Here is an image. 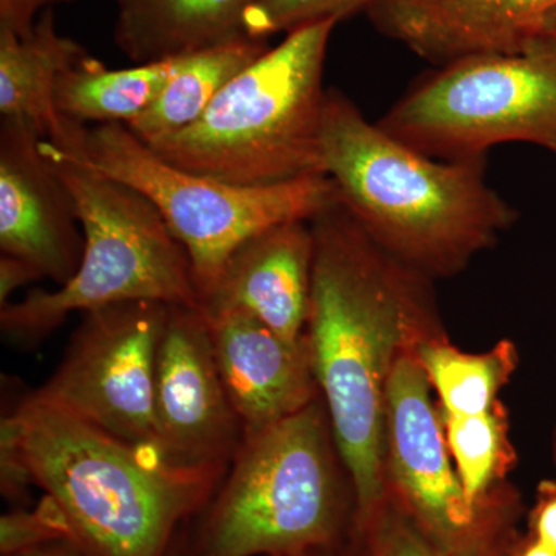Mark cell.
Masks as SVG:
<instances>
[{"label": "cell", "mask_w": 556, "mask_h": 556, "mask_svg": "<svg viewBox=\"0 0 556 556\" xmlns=\"http://www.w3.org/2000/svg\"><path fill=\"white\" fill-rule=\"evenodd\" d=\"M306 338L357 519L386 495L387 390L399 358L447 336L431 278L380 248L342 201L311 219Z\"/></svg>", "instance_id": "1"}, {"label": "cell", "mask_w": 556, "mask_h": 556, "mask_svg": "<svg viewBox=\"0 0 556 556\" xmlns=\"http://www.w3.org/2000/svg\"><path fill=\"white\" fill-rule=\"evenodd\" d=\"M320 142L343 206L380 248L431 280L463 273L517 223V208L486 182V161L424 155L338 89L325 94Z\"/></svg>", "instance_id": "2"}, {"label": "cell", "mask_w": 556, "mask_h": 556, "mask_svg": "<svg viewBox=\"0 0 556 556\" xmlns=\"http://www.w3.org/2000/svg\"><path fill=\"white\" fill-rule=\"evenodd\" d=\"M35 485L67 518L84 556H167L226 473L174 468L33 396L13 409Z\"/></svg>", "instance_id": "3"}, {"label": "cell", "mask_w": 556, "mask_h": 556, "mask_svg": "<svg viewBox=\"0 0 556 556\" xmlns=\"http://www.w3.org/2000/svg\"><path fill=\"white\" fill-rule=\"evenodd\" d=\"M188 556H283L332 546L357 527V496L327 404L243 437L199 515Z\"/></svg>", "instance_id": "4"}, {"label": "cell", "mask_w": 556, "mask_h": 556, "mask_svg": "<svg viewBox=\"0 0 556 556\" xmlns=\"http://www.w3.org/2000/svg\"><path fill=\"white\" fill-rule=\"evenodd\" d=\"M87 129L67 118L60 138L40 141L75 200L84 252L75 276L56 291L35 289L0 306L3 336L17 348L38 346L70 314L115 303L201 308L188 252L142 193L91 166L84 150Z\"/></svg>", "instance_id": "5"}, {"label": "cell", "mask_w": 556, "mask_h": 556, "mask_svg": "<svg viewBox=\"0 0 556 556\" xmlns=\"http://www.w3.org/2000/svg\"><path fill=\"white\" fill-rule=\"evenodd\" d=\"M338 24L287 33L230 80L195 124L146 144L172 166L243 188L325 175L324 68Z\"/></svg>", "instance_id": "6"}, {"label": "cell", "mask_w": 556, "mask_h": 556, "mask_svg": "<svg viewBox=\"0 0 556 556\" xmlns=\"http://www.w3.org/2000/svg\"><path fill=\"white\" fill-rule=\"evenodd\" d=\"M378 126L437 160L485 161L489 150L507 142L556 156V39L535 35L518 50L441 65Z\"/></svg>", "instance_id": "7"}, {"label": "cell", "mask_w": 556, "mask_h": 556, "mask_svg": "<svg viewBox=\"0 0 556 556\" xmlns=\"http://www.w3.org/2000/svg\"><path fill=\"white\" fill-rule=\"evenodd\" d=\"M84 150L94 169L138 190L160 212L188 252L200 305L243 241L280 223L309 222L340 200L327 175L243 188L179 169L123 123L89 127Z\"/></svg>", "instance_id": "8"}, {"label": "cell", "mask_w": 556, "mask_h": 556, "mask_svg": "<svg viewBox=\"0 0 556 556\" xmlns=\"http://www.w3.org/2000/svg\"><path fill=\"white\" fill-rule=\"evenodd\" d=\"M169 309L138 300L87 311L64 361L33 396L155 456L156 358Z\"/></svg>", "instance_id": "9"}, {"label": "cell", "mask_w": 556, "mask_h": 556, "mask_svg": "<svg viewBox=\"0 0 556 556\" xmlns=\"http://www.w3.org/2000/svg\"><path fill=\"white\" fill-rule=\"evenodd\" d=\"M155 445L161 463L226 473L243 442L223 383L206 314L170 306L155 376Z\"/></svg>", "instance_id": "10"}, {"label": "cell", "mask_w": 556, "mask_h": 556, "mask_svg": "<svg viewBox=\"0 0 556 556\" xmlns=\"http://www.w3.org/2000/svg\"><path fill=\"white\" fill-rule=\"evenodd\" d=\"M416 353L404 354L387 390L386 490L428 535L452 543L477 526L445 438L441 408Z\"/></svg>", "instance_id": "11"}, {"label": "cell", "mask_w": 556, "mask_h": 556, "mask_svg": "<svg viewBox=\"0 0 556 556\" xmlns=\"http://www.w3.org/2000/svg\"><path fill=\"white\" fill-rule=\"evenodd\" d=\"M42 139L28 121L0 123V249L61 287L79 269L84 232L72 193L40 150Z\"/></svg>", "instance_id": "12"}, {"label": "cell", "mask_w": 556, "mask_h": 556, "mask_svg": "<svg viewBox=\"0 0 556 556\" xmlns=\"http://www.w3.org/2000/svg\"><path fill=\"white\" fill-rule=\"evenodd\" d=\"M206 317L219 375L243 437L302 412L321 396L306 332L287 339L241 311Z\"/></svg>", "instance_id": "13"}, {"label": "cell", "mask_w": 556, "mask_h": 556, "mask_svg": "<svg viewBox=\"0 0 556 556\" xmlns=\"http://www.w3.org/2000/svg\"><path fill=\"white\" fill-rule=\"evenodd\" d=\"M309 222L280 223L243 241L201 303L203 313L241 311L283 338H302L313 289L314 236Z\"/></svg>", "instance_id": "14"}, {"label": "cell", "mask_w": 556, "mask_h": 556, "mask_svg": "<svg viewBox=\"0 0 556 556\" xmlns=\"http://www.w3.org/2000/svg\"><path fill=\"white\" fill-rule=\"evenodd\" d=\"M556 0H376L369 20L431 64L518 50Z\"/></svg>", "instance_id": "15"}, {"label": "cell", "mask_w": 556, "mask_h": 556, "mask_svg": "<svg viewBox=\"0 0 556 556\" xmlns=\"http://www.w3.org/2000/svg\"><path fill=\"white\" fill-rule=\"evenodd\" d=\"M116 47L135 65L189 56L247 39L255 0H115Z\"/></svg>", "instance_id": "16"}, {"label": "cell", "mask_w": 556, "mask_h": 556, "mask_svg": "<svg viewBox=\"0 0 556 556\" xmlns=\"http://www.w3.org/2000/svg\"><path fill=\"white\" fill-rule=\"evenodd\" d=\"M522 517L525 504L517 486L503 482L485 497L473 530L445 543L428 535L386 490L382 500L357 519L356 530L365 556H510Z\"/></svg>", "instance_id": "17"}, {"label": "cell", "mask_w": 556, "mask_h": 556, "mask_svg": "<svg viewBox=\"0 0 556 556\" xmlns=\"http://www.w3.org/2000/svg\"><path fill=\"white\" fill-rule=\"evenodd\" d=\"M80 43L58 31L51 10L25 36L0 28V115L25 119L51 139L64 129L54 87L68 70L89 58Z\"/></svg>", "instance_id": "18"}, {"label": "cell", "mask_w": 556, "mask_h": 556, "mask_svg": "<svg viewBox=\"0 0 556 556\" xmlns=\"http://www.w3.org/2000/svg\"><path fill=\"white\" fill-rule=\"evenodd\" d=\"M268 49L266 40L247 38L179 58L159 100L124 126L142 142L188 129L204 115L230 80Z\"/></svg>", "instance_id": "19"}, {"label": "cell", "mask_w": 556, "mask_h": 556, "mask_svg": "<svg viewBox=\"0 0 556 556\" xmlns=\"http://www.w3.org/2000/svg\"><path fill=\"white\" fill-rule=\"evenodd\" d=\"M178 60L112 70L89 56L58 79L54 105L65 118L86 126L130 123L159 100Z\"/></svg>", "instance_id": "20"}, {"label": "cell", "mask_w": 556, "mask_h": 556, "mask_svg": "<svg viewBox=\"0 0 556 556\" xmlns=\"http://www.w3.org/2000/svg\"><path fill=\"white\" fill-rule=\"evenodd\" d=\"M439 408L450 415L471 416L489 412L518 368V348L501 340L485 353L460 351L448 336L428 340L417 351Z\"/></svg>", "instance_id": "21"}, {"label": "cell", "mask_w": 556, "mask_h": 556, "mask_svg": "<svg viewBox=\"0 0 556 556\" xmlns=\"http://www.w3.org/2000/svg\"><path fill=\"white\" fill-rule=\"evenodd\" d=\"M450 455L468 504L478 508L517 464V450L508 437V416L503 402L479 415L442 412Z\"/></svg>", "instance_id": "22"}, {"label": "cell", "mask_w": 556, "mask_h": 556, "mask_svg": "<svg viewBox=\"0 0 556 556\" xmlns=\"http://www.w3.org/2000/svg\"><path fill=\"white\" fill-rule=\"evenodd\" d=\"M376 0H255L244 17L248 38L266 40L321 21L340 22Z\"/></svg>", "instance_id": "23"}, {"label": "cell", "mask_w": 556, "mask_h": 556, "mask_svg": "<svg viewBox=\"0 0 556 556\" xmlns=\"http://www.w3.org/2000/svg\"><path fill=\"white\" fill-rule=\"evenodd\" d=\"M72 530L53 497H40L33 508L17 507L0 519V554L10 556L51 543H70Z\"/></svg>", "instance_id": "24"}, {"label": "cell", "mask_w": 556, "mask_h": 556, "mask_svg": "<svg viewBox=\"0 0 556 556\" xmlns=\"http://www.w3.org/2000/svg\"><path fill=\"white\" fill-rule=\"evenodd\" d=\"M35 485L24 447H22L20 426L16 416L2 417L0 427V489L2 496L17 507L27 504L28 486Z\"/></svg>", "instance_id": "25"}, {"label": "cell", "mask_w": 556, "mask_h": 556, "mask_svg": "<svg viewBox=\"0 0 556 556\" xmlns=\"http://www.w3.org/2000/svg\"><path fill=\"white\" fill-rule=\"evenodd\" d=\"M526 532L556 551V479H544L538 484Z\"/></svg>", "instance_id": "26"}, {"label": "cell", "mask_w": 556, "mask_h": 556, "mask_svg": "<svg viewBox=\"0 0 556 556\" xmlns=\"http://www.w3.org/2000/svg\"><path fill=\"white\" fill-rule=\"evenodd\" d=\"M68 2L72 0H0V28L25 36L43 11Z\"/></svg>", "instance_id": "27"}, {"label": "cell", "mask_w": 556, "mask_h": 556, "mask_svg": "<svg viewBox=\"0 0 556 556\" xmlns=\"http://www.w3.org/2000/svg\"><path fill=\"white\" fill-rule=\"evenodd\" d=\"M40 274L33 268L30 263L2 254L0 257V306L10 303V298L16 289L39 280Z\"/></svg>", "instance_id": "28"}, {"label": "cell", "mask_w": 556, "mask_h": 556, "mask_svg": "<svg viewBox=\"0 0 556 556\" xmlns=\"http://www.w3.org/2000/svg\"><path fill=\"white\" fill-rule=\"evenodd\" d=\"M283 556H365V552L362 547L361 538L357 535V530H354L353 535L342 541V543L313 548V551L302 552V554Z\"/></svg>", "instance_id": "29"}, {"label": "cell", "mask_w": 556, "mask_h": 556, "mask_svg": "<svg viewBox=\"0 0 556 556\" xmlns=\"http://www.w3.org/2000/svg\"><path fill=\"white\" fill-rule=\"evenodd\" d=\"M510 556H556V551L541 543L530 533L521 532L511 548Z\"/></svg>", "instance_id": "30"}, {"label": "cell", "mask_w": 556, "mask_h": 556, "mask_svg": "<svg viewBox=\"0 0 556 556\" xmlns=\"http://www.w3.org/2000/svg\"><path fill=\"white\" fill-rule=\"evenodd\" d=\"M10 556H84L78 548L68 543H51L46 546L30 548Z\"/></svg>", "instance_id": "31"}, {"label": "cell", "mask_w": 556, "mask_h": 556, "mask_svg": "<svg viewBox=\"0 0 556 556\" xmlns=\"http://www.w3.org/2000/svg\"><path fill=\"white\" fill-rule=\"evenodd\" d=\"M536 35L556 39V9L548 11L536 28Z\"/></svg>", "instance_id": "32"}, {"label": "cell", "mask_w": 556, "mask_h": 556, "mask_svg": "<svg viewBox=\"0 0 556 556\" xmlns=\"http://www.w3.org/2000/svg\"><path fill=\"white\" fill-rule=\"evenodd\" d=\"M167 556H188L186 555V538L182 530L179 532L177 540L174 541V544H172L169 555Z\"/></svg>", "instance_id": "33"}, {"label": "cell", "mask_w": 556, "mask_h": 556, "mask_svg": "<svg viewBox=\"0 0 556 556\" xmlns=\"http://www.w3.org/2000/svg\"><path fill=\"white\" fill-rule=\"evenodd\" d=\"M551 445H552V460H554V464L556 467V420H555L554 430H552Z\"/></svg>", "instance_id": "34"}]
</instances>
